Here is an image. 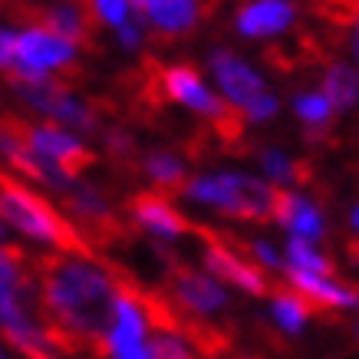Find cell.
I'll return each instance as SVG.
<instances>
[{"label":"cell","mask_w":359,"mask_h":359,"mask_svg":"<svg viewBox=\"0 0 359 359\" xmlns=\"http://www.w3.org/2000/svg\"><path fill=\"white\" fill-rule=\"evenodd\" d=\"M0 359H11V356H7V353H4V349H0Z\"/></svg>","instance_id":"f546056e"},{"label":"cell","mask_w":359,"mask_h":359,"mask_svg":"<svg viewBox=\"0 0 359 359\" xmlns=\"http://www.w3.org/2000/svg\"><path fill=\"white\" fill-rule=\"evenodd\" d=\"M208 66H211V73H215V79H218V86L224 89V96H228V102L234 106V109H248L254 99L267 96V83H264V79L257 76L238 53H231V50H224V46L211 50Z\"/></svg>","instance_id":"8fae6325"},{"label":"cell","mask_w":359,"mask_h":359,"mask_svg":"<svg viewBox=\"0 0 359 359\" xmlns=\"http://www.w3.org/2000/svg\"><path fill=\"white\" fill-rule=\"evenodd\" d=\"M178 337L188 339L201 353V359H224L234 349V333L228 327H218L185 306H178Z\"/></svg>","instance_id":"9a60e30c"},{"label":"cell","mask_w":359,"mask_h":359,"mask_svg":"<svg viewBox=\"0 0 359 359\" xmlns=\"http://www.w3.org/2000/svg\"><path fill=\"white\" fill-rule=\"evenodd\" d=\"M13 73H27V76H56L66 86L79 79V63L76 50L53 36L46 30H23L13 40Z\"/></svg>","instance_id":"8992f818"},{"label":"cell","mask_w":359,"mask_h":359,"mask_svg":"<svg viewBox=\"0 0 359 359\" xmlns=\"http://www.w3.org/2000/svg\"><path fill=\"white\" fill-rule=\"evenodd\" d=\"M0 221L23 231V234H30L33 241H43L60 254H73V257L96 264L102 257L76 231V224L66 218L60 208H53V201L43 191H36V188H30L27 182H20V178H13L7 172H0Z\"/></svg>","instance_id":"7a4b0ae2"},{"label":"cell","mask_w":359,"mask_h":359,"mask_svg":"<svg viewBox=\"0 0 359 359\" xmlns=\"http://www.w3.org/2000/svg\"><path fill=\"white\" fill-rule=\"evenodd\" d=\"M294 116L304 122L306 129H333V109H330V102L323 99V93H300L294 96Z\"/></svg>","instance_id":"7402d4cb"},{"label":"cell","mask_w":359,"mask_h":359,"mask_svg":"<svg viewBox=\"0 0 359 359\" xmlns=\"http://www.w3.org/2000/svg\"><path fill=\"white\" fill-rule=\"evenodd\" d=\"M238 359H241V356H238ZM244 359H257V356H244Z\"/></svg>","instance_id":"4dcf8cb0"},{"label":"cell","mask_w":359,"mask_h":359,"mask_svg":"<svg viewBox=\"0 0 359 359\" xmlns=\"http://www.w3.org/2000/svg\"><path fill=\"white\" fill-rule=\"evenodd\" d=\"M346 250H349V261L359 264V238H346Z\"/></svg>","instance_id":"4316f807"},{"label":"cell","mask_w":359,"mask_h":359,"mask_svg":"<svg viewBox=\"0 0 359 359\" xmlns=\"http://www.w3.org/2000/svg\"><path fill=\"white\" fill-rule=\"evenodd\" d=\"M191 238L201 241V261H205L208 273L215 280L234 283L238 290L250 297H271V277L257 267V264L244 261L238 250L228 244L224 238V228H211V224H201V221H191Z\"/></svg>","instance_id":"5b68a950"},{"label":"cell","mask_w":359,"mask_h":359,"mask_svg":"<svg viewBox=\"0 0 359 359\" xmlns=\"http://www.w3.org/2000/svg\"><path fill=\"white\" fill-rule=\"evenodd\" d=\"M60 205H63V215L73 224L83 238L93 244V248H126L132 244V228L122 221V215L112 208L109 195L102 191V185H93V182H83V185H73L69 191H63Z\"/></svg>","instance_id":"277c9868"},{"label":"cell","mask_w":359,"mask_h":359,"mask_svg":"<svg viewBox=\"0 0 359 359\" xmlns=\"http://www.w3.org/2000/svg\"><path fill=\"white\" fill-rule=\"evenodd\" d=\"M248 155L257 158V165L277 182H290V185H313L316 182L313 158H290L287 152L273 149V145H250Z\"/></svg>","instance_id":"e0dca14e"},{"label":"cell","mask_w":359,"mask_h":359,"mask_svg":"<svg viewBox=\"0 0 359 359\" xmlns=\"http://www.w3.org/2000/svg\"><path fill=\"white\" fill-rule=\"evenodd\" d=\"M13 40H17V33L0 30V73L13 66Z\"/></svg>","instance_id":"d4e9b609"},{"label":"cell","mask_w":359,"mask_h":359,"mask_svg":"<svg viewBox=\"0 0 359 359\" xmlns=\"http://www.w3.org/2000/svg\"><path fill=\"white\" fill-rule=\"evenodd\" d=\"M99 139H102V149H106V158H109L112 172H119L122 178H135V175H142L139 142H135V135H132L122 122H102Z\"/></svg>","instance_id":"ac0fdd59"},{"label":"cell","mask_w":359,"mask_h":359,"mask_svg":"<svg viewBox=\"0 0 359 359\" xmlns=\"http://www.w3.org/2000/svg\"><path fill=\"white\" fill-rule=\"evenodd\" d=\"M277 109H280V106H277V96H271V93H267V96L254 99L248 109H241V116H244V122H267V119H273V116H277Z\"/></svg>","instance_id":"cb8c5ba5"},{"label":"cell","mask_w":359,"mask_h":359,"mask_svg":"<svg viewBox=\"0 0 359 359\" xmlns=\"http://www.w3.org/2000/svg\"><path fill=\"white\" fill-rule=\"evenodd\" d=\"M283 267H294V271H304V273H316V277H337V264L330 261L327 254L320 248H313V241H304V238H290L287 248H283Z\"/></svg>","instance_id":"44dd1931"},{"label":"cell","mask_w":359,"mask_h":359,"mask_svg":"<svg viewBox=\"0 0 359 359\" xmlns=\"http://www.w3.org/2000/svg\"><path fill=\"white\" fill-rule=\"evenodd\" d=\"M142 175L155 185L158 195H165L168 201L178 198L188 185V165L182 155L168 152V149H152V152L142 158Z\"/></svg>","instance_id":"2e32d148"},{"label":"cell","mask_w":359,"mask_h":359,"mask_svg":"<svg viewBox=\"0 0 359 359\" xmlns=\"http://www.w3.org/2000/svg\"><path fill=\"white\" fill-rule=\"evenodd\" d=\"M20 139L33 155H40L43 162L56 165L69 182H76L79 175L89 172V168L99 162L93 149H86L79 139H73L69 132L56 129V126H43V122L23 119L20 122Z\"/></svg>","instance_id":"52a82bcc"},{"label":"cell","mask_w":359,"mask_h":359,"mask_svg":"<svg viewBox=\"0 0 359 359\" xmlns=\"http://www.w3.org/2000/svg\"><path fill=\"white\" fill-rule=\"evenodd\" d=\"M323 99L333 116H343L359 102V73L346 63H330L323 73Z\"/></svg>","instance_id":"ffe728a7"},{"label":"cell","mask_w":359,"mask_h":359,"mask_svg":"<svg viewBox=\"0 0 359 359\" xmlns=\"http://www.w3.org/2000/svg\"><path fill=\"white\" fill-rule=\"evenodd\" d=\"M182 195H188L198 205L215 208L231 221L267 224V221H273L277 185H267V182L244 172H221V175H195V178H188Z\"/></svg>","instance_id":"3957f363"},{"label":"cell","mask_w":359,"mask_h":359,"mask_svg":"<svg viewBox=\"0 0 359 359\" xmlns=\"http://www.w3.org/2000/svg\"><path fill=\"white\" fill-rule=\"evenodd\" d=\"M273 224H280L283 231H294V238L304 241H320L327 231L323 211L313 201H306L294 191H283V188H277V195H273Z\"/></svg>","instance_id":"5bb4252c"},{"label":"cell","mask_w":359,"mask_h":359,"mask_svg":"<svg viewBox=\"0 0 359 359\" xmlns=\"http://www.w3.org/2000/svg\"><path fill=\"white\" fill-rule=\"evenodd\" d=\"M122 208H126V215L132 218V224H139L142 231L155 234L158 241L185 238L188 231H191V218L182 215V211L165 195H158V191H132V195H126Z\"/></svg>","instance_id":"30bf717a"},{"label":"cell","mask_w":359,"mask_h":359,"mask_svg":"<svg viewBox=\"0 0 359 359\" xmlns=\"http://www.w3.org/2000/svg\"><path fill=\"white\" fill-rule=\"evenodd\" d=\"M353 23H356V30H353V53H356V60H359V17Z\"/></svg>","instance_id":"83f0119b"},{"label":"cell","mask_w":359,"mask_h":359,"mask_svg":"<svg viewBox=\"0 0 359 359\" xmlns=\"http://www.w3.org/2000/svg\"><path fill=\"white\" fill-rule=\"evenodd\" d=\"M149 349H152V359H195L185 339L172 337V333H152Z\"/></svg>","instance_id":"603a6c76"},{"label":"cell","mask_w":359,"mask_h":359,"mask_svg":"<svg viewBox=\"0 0 359 359\" xmlns=\"http://www.w3.org/2000/svg\"><path fill=\"white\" fill-rule=\"evenodd\" d=\"M349 224L359 231V208H353V215H349Z\"/></svg>","instance_id":"f1b7e54d"},{"label":"cell","mask_w":359,"mask_h":359,"mask_svg":"<svg viewBox=\"0 0 359 359\" xmlns=\"http://www.w3.org/2000/svg\"><path fill=\"white\" fill-rule=\"evenodd\" d=\"M297 20V4L294 0H250L238 11V27L241 36L250 40H264L273 33H283Z\"/></svg>","instance_id":"4fadbf2b"},{"label":"cell","mask_w":359,"mask_h":359,"mask_svg":"<svg viewBox=\"0 0 359 359\" xmlns=\"http://www.w3.org/2000/svg\"><path fill=\"white\" fill-rule=\"evenodd\" d=\"M208 4L201 0H145L139 23H145L155 33V40L162 43H175L185 33L198 27V20H205Z\"/></svg>","instance_id":"7c38bea8"},{"label":"cell","mask_w":359,"mask_h":359,"mask_svg":"<svg viewBox=\"0 0 359 359\" xmlns=\"http://www.w3.org/2000/svg\"><path fill=\"white\" fill-rule=\"evenodd\" d=\"M0 234H4V228H0Z\"/></svg>","instance_id":"1f68e13d"},{"label":"cell","mask_w":359,"mask_h":359,"mask_svg":"<svg viewBox=\"0 0 359 359\" xmlns=\"http://www.w3.org/2000/svg\"><path fill=\"white\" fill-rule=\"evenodd\" d=\"M33 283L40 300L33 316L46 343L63 356L96 353L116 313V290L109 273L96 261L46 250L33 254Z\"/></svg>","instance_id":"6da1fadb"},{"label":"cell","mask_w":359,"mask_h":359,"mask_svg":"<svg viewBox=\"0 0 359 359\" xmlns=\"http://www.w3.org/2000/svg\"><path fill=\"white\" fill-rule=\"evenodd\" d=\"M158 79H162V93L168 102H178V106L198 112L208 126L224 119V116L234 109L228 99L215 96V93L205 86L201 73H198L191 63H158Z\"/></svg>","instance_id":"ba28073f"},{"label":"cell","mask_w":359,"mask_h":359,"mask_svg":"<svg viewBox=\"0 0 359 359\" xmlns=\"http://www.w3.org/2000/svg\"><path fill=\"white\" fill-rule=\"evenodd\" d=\"M168 280H165V294L172 297L178 306H185L191 313H221V310H228L231 300L224 294V287H221L211 273L205 271H195L191 264L185 261H175L168 267Z\"/></svg>","instance_id":"9c48e42d"},{"label":"cell","mask_w":359,"mask_h":359,"mask_svg":"<svg viewBox=\"0 0 359 359\" xmlns=\"http://www.w3.org/2000/svg\"><path fill=\"white\" fill-rule=\"evenodd\" d=\"M119 43L126 46V50H139L142 33H139V27H135V23H122V27H119Z\"/></svg>","instance_id":"484cf974"},{"label":"cell","mask_w":359,"mask_h":359,"mask_svg":"<svg viewBox=\"0 0 359 359\" xmlns=\"http://www.w3.org/2000/svg\"><path fill=\"white\" fill-rule=\"evenodd\" d=\"M271 300H273V320L280 323V330L287 337H297V333L306 327V320L313 316L310 304H306L300 294H294V290L283 283V277L271 280Z\"/></svg>","instance_id":"d6986e66"}]
</instances>
